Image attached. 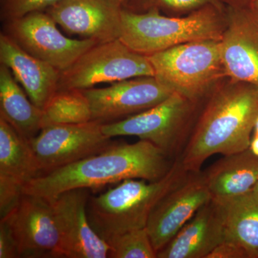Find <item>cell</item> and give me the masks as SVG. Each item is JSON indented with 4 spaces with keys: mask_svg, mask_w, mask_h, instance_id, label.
I'll use <instances>...</instances> for the list:
<instances>
[{
    "mask_svg": "<svg viewBox=\"0 0 258 258\" xmlns=\"http://www.w3.org/2000/svg\"><path fill=\"white\" fill-rule=\"evenodd\" d=\"M176 161L147 141L115 142L100 154L37 176L25 185L23 194L51 203L71 189H95L128 179L158 181L169 173Z\"/></svg>",
    "mask_w": 258,
    "mask_h": 258,
    "instance_id": "obj_1",
    "label": "cell"
},
{
    "mask_svg": "<svg viewBox=\"0 0 258 258\" xmlns=\"http://www.w3.org/2000/svg\"><path fill=\"white\" fill-rule=\"evenodd\" d=\"M258 118V87L226 78L206 98L179 160L188 172L201 171L215 154L248 149Z\"/></svg>",
    "mask_w": 258,
    "mask_h": 258,
    "instance_id": "obj_2",
    "label": "cell"
},
{
    "mask_svg": "<svg viewBox=\"0 0 258 258\" xmlns=\"http://www.w3.org/2000/svg\"><path fill=\"white\" fill-rule=\"evenodd\" d=\"M188 173L178 159L158 181L125 179L104 193L91 195L86 209L90 225L106 242L129 231L145 228L156 205Z\"/></svg>",
    "mask_w": 258,
    "mask_h": 258,
    "instance_id": "obj_3",
    "label": "cell"
},
{
    "mask_svg": "<svg viewBox=\"0 0 258 258\" xmlns=\"http://www.w3.org/2000/svg\"><path fill=\"white\" fill-rule=\"evenodd\" d=\"M225 27V9L214 5L181 17L161 15L157 8L142 13L123 8L119 40L131 50L147 56L186 42L221 40Z\"/></svg>",
    "mask_w": 258,
    "mask_h": 258,
    "instance_id": "obj_4",
    "label": "cell"
},
{
    "mask_svg": "<svg viewBox=\"0 0 258 258\" xmlns=\"http://www.w3.org/2000/svg\"><path fill=\"white\" fill-rule=\"evenodd\" d=\"M147 57L158 81L195 103H204L227 78L220 40L186 42Z\"/></svg>",
    "mask_w": 258,
    "mask_h": 258,
    "instance_id": "obj_5",
    "label": "cell"
},
{
    "mask_svg": "<svg viewBox=\"0 0 258 258\" xmlns=\"http://www.w3.org/2000/svg\"><path fill=\"white\" fill-rule=\"evenodd\" d=\"M203 103H195L174 92L157 106L125 119L102 125L110 138L136 137L160 149L178 160L184 152L201 111Z\"/></svg>",
    "mask_w": 258,
    "mask_h": 258,
    "instance_id": "obj_6",
    "label": "cell"
},
{
    "mask_svg": "<svg viewBox=\"0 0 258 258\" xmlns=\"http://www.w3.org/2000/svg\"><path fill=\"white\" fill-rule=\"evenodd\" d=\"M144 76H154L147 56L134 52L117 39L96 44L60 72L57 91H83L99 83Z\"/></svg>",
    "mask_w": 258,
    "mask_h": 258,
    "instance_id": "obj_7",
    "label": "cell"
},
{
    "mask_svg": "<svg viewBox=\"0 0 258 258\" xmlns=\"http://www.w3.org/2000/svg\"><path fill=\"white\" fill-rule=\"evenodd\" d=\"M3 23V33L17 45L60 72L98 43L91 39L76 40L64 36L45 11L33 12Z\"/></svg>",
    "mask_w": 258,
    "mask_h": 258,
    "instance_id": "obj_8",
    "label": "cell"
},
{
    "mask_svg": "<svg viewBox=\"0 0 258 258\" xmlns=\"http://www.w3.org/2000/svg\"><path fill=\"white\" fill-rule=\"evenodd\" d=\"M96 120L76 124L52 125L44 127L29 141L40 166V174L100 154L115 142L102 130Z\"/></svg>",
    "mask_w": 258,
    "mask_h": 258,
    "instance_id": "obj_9",
    "label": "cell"
},
{
    "mask_svg": "<svg viewBox=\"0 0 258 258\" xmlns=\"http://www.w3.org/2000/svg\"><path fill=\"white\" fill-rule=\"evenodd\" d=\"M1 221L14 237L20 257H64L55 214L45 199L23 194Z\"/></svg>",
    "mask_w": 258,
    "mask_h": 258,
    "instance_id": "obj_10",
    "label": "cell"
},
{
    "mask_svg": "<svg viewBox=\"0 0 258 258\" xmlns=\"http://www.w3.org/2000/svg\"><path fill=\"white\" fill-rule=\"evenodd\" d=\"M92 111V120L102 124L125 119L149 109L174 92L154 76L112 83L108 87L83 90Z\"/></svg>",
    "mask_w": 258,
    "mask_h": 258,
    "instance_id": "obj_11",
    "label": "cell"
},
{
    "mask_svg": "<svg viewBox=\"0 0 258 258\" xmlns=\"http://www.w3.org/2000/svg\"><path fill=\"white\" fill-rule=\"evenodd\" d=\"M211 200L202 171L188 173L164 195L153 209L147 225L157 254Z\"/></svg>",
    "mask_w": 258,
    "mask_h": 258,
    "instance_id": "obj_12",
    "label": "cell"
},
{
    "mask_svg": "<svg viewBox=\"0 0 258 258\" xmlns=\"http://www.w3.org/2000/svg\"><path fill=\"white\" fill-rule=\"evenodd\" d=\"M220 43L227 79L258 87V11L251 5L225 8Z\"/></svg>",
    "mask_w": 258,
    "mask_h": 258,
    "instance_id": "obj_13",
    "label": "cell"
},
{
    "mask_svg": "<svg viewBox=\"0 0 258 258\" xmlns=\"http://www.w3.org/2000/svg\"><path fill=\"white\" fill-rule=\"evenodd\" d=\"M90 189L80 188L60 194L51 202L60 232L63 257H108L111 247L90 225L87 205Z\"/></svg>",
    "mask_w": 258,
    "mask_h": 258,
    "instance_id": "obj_14",
    "label": "cell"
},
{
    "mask_svg": "<svg viewBox=\"0 0 258 258\" xmlns=\"http://www.w3.org/2000/svg\"><path fill=\"white\" fill-rule=\"evenodd\" d=\"M123 9L101 0H60L45 11L66 32L101 43L120 38Z\"/></svg>",
    "mask_w": 258,
    "mask_h": 258,
    "instance_id": "obj_15",
    "label": "cell"
},
{
    "mask_svg": "<svg viewBox=\"0 0 258 258\" xmlns=\"http://www.w3.org/2000/svg\"><path fill=\"white\" fill-rule=\"evenodd\" d=\"M225 240V214L212 199L157 254V258H207Z\"/></svg>",
    "mask_w": 258,
    "mask_h": 258,
    "instance_id": "obj_16",
    "label": "cell"
},
{
    "mask_svg": "<svg viewBox=\"0 0 258 258\" xmlns=\"http://www.w3.org/2000/svg\"><path fill=\"white\" fill-rule=\"evenodd\" d=\"M0 62L12 71L30 101L43 109L57 91L60 71L25 52L8 35L0 34Z\"/></svg>",
    "mask_w": 258,
    "mask_h": 258,
    "instance_id": "obj_17",
    "label": "cell"
},
{
    "mask_svg": "<svg viewBox=\"0 0 258 258\" xmlns=\"http://www.w3.org/2000/svg\"><path fill=\"white\" fill-rule=\"evenodd\" d=\"M203 172L212 199L228 200L253 189L258 181V157L246 149L223 156Z\"/></svg>",
    "mask_w": 258,
    "mask_h": 258,
    "instance_id": "obj_18",
    "label": "cell"
},
{
    "mask_svg": "<svg viewBox=\"0 0 258 258\" xmlns=\"http://www.w3.org/2000/svg\"><path fill=\"white\" fill-rule=\"evenodd\" d=\"M40 174V166L29 141L0 117V184L23 190L28 181Z\"/></svg>",
    "mask_w": 258,
    "mask_h": 258,
    "instance_id": "obj_19",
    "label": "cell"
},
{
    "mask_svg": "<svg viewBox=\"0 0 258 258\" xmlns=\"http://www.w3.org/2000/svg\"><path fill=\"white\" fill-rule=\"evenodd\" d=\"M8 67L0 66V117L24 139L31 140L42 129L43 111L19 86Z\"/></svg>",
    "mask_w": 258,
    "mask_h": 258,
    "instance_id": "obj_20",
    "label": "cell"
},
{
    "mask_svg": "<svg viewBox=\"0 0 258 258\" xmlns=\"http://www.w3.org/2000/svg\"><path fill=\"white\" fill-rule=\"evenodd\" d=\"M218 202L225 214V240L240 246L247 258H258L257 195L250 191Z\"/></svg>",
    "mask_w": 258,
    "mask_h": 258,
    "instance_id": "obj_21",
    "label": "cell"
},
{
    "mask_svg": "<svg viewBox=\"0 0 258 258\" xmlns=\"http://www.w3.org/2000/svg\"><path fill=\"white\" fill-rule=\"evenodd\" d=\"M42 111V128L49 125L76 124L92 120L89 102L79 90L57 91Z\"/></svg>",
    "mask_w": 258,
    "mask_h": 258,
    "instance_id": "obj_22",
    "label": "cell"
},
{
    "mask_svg": "<svg viewBox=\"0 0 258 258\" xmlns=\"http://www.w3.org/2000/svg\"><path fill=\"white\" fill-rule=\"evenodd\" d=\"M111 247L110 258H157L147 227L129 231L107 242Z\"/></svg>",
    "mask_w": 258,
    "mask_h": 258,
    "instance_id": "obj_23",
    "label": "cell"
},
{
    "mask_svg": "<svg viewBox=\"0 0 258 258\" xmlns=\"http://www.w3.org/2000/svg\"><path fill=\"white\" fill-rule=\"evenodd\" d=\"M138 2L147 10L157 8L179 15L189 14L208 5H214L221 9L226 8L220 0H138Z\"/></svg>",
    "mask_w": 258,
    "mask_h": 258,
    "instance_id": "obj_24",
    "label": "cell"
},
{
    "mask_svg": "<svg viewBox=\"0 0 258 258\" xmlns=\"http://www.w3.org/2000/svg\"><path fill=\"white\" fill-rule=\"evenodd\" d=\"M59 1L60 0H1V20L5 23L33 12L45 11Z\"/></svg>",
    "mask_w": 258,
    "mask_h": 258,
    "instance_id": "obj_25",
    "label": "cell"
},
{
    "mask_svg": "<svg viewBox=\"0 0 258 258\" xmlns=\"http://www.w3.org/2000/svg\"><path fill=\"white\" fill-rule=\"evenodd\" d=\"M20 257L18 246L10 229L0 221V258Z\"/></svg>",
    "mask_w": 258,
    "mask_h": 258,
    "instance_id": "obj_26",
    "label": "cell"
},
{
    "mask_svg": "<svg viewBox=\"0 0 258 258\" xmlns=\"http://www.w3.org/2000/svg\"><path fill=\"white\" fill-rule=\"evenodd\" d=\"M207 258H247V255L240 246L225 240L218 244Z\"/></svg>",
    "mask_w": 258,
    "mask_h": 258,
    "instance_id": "obj_27",
    "label": "cell"
},
{
    "mask_svg": "<svg viewBox=\"0 0 258 258\" xmlns=\"http://www.w3.org/2000/svg\"><path fill=\"white\" fill-rule=\"evenodd\" d=\"M253 0H220V2L229 8H243L249 6Z\"/></svg>",
    "mask_w": 258,
    "mask_h": 258,
    "instance_id": "obj_28",
    "label": "cell"
},
{
    "mask_svg": "<svg viewBox=\"0 0 258 258\" xmlns=\"http://www.w3.org/2000/svg\"><path fill=\"white\" fill-rule=\"evenodd\" d=\"M249 150L252 152L255 157H258V135L254 134V137L251 139Z\"/></svg>",
    "mask_w": 258,
    "mask_h": 258,
    "instance_id": "obj_29",
    "label": "cell"
},
{
    "mask_svg": "<svg viewBox=\"0 0 258 258\" xmlns=\"http://www.w3.org/2000/svg\"><path fill=\"white\" fill-rule=\"evenodd\" d=\"M101 1L124 8L125 5L128 3L129 0H101Z\"/></svg>",
    "mask_w": 258,
    "mask_h": 258,
    "instance_id": "obj_30",
    "label": "cell"
},
{
    "mask_svg": "<svg viewBox=\"0 0 258 258\" xmlns=\"http://www.w3.org/2000/svg\"><path fill=\"white\" fill-rule=\"evenodd\" d=\"M251 6L258 11V0H253L252 4H251Z\"/></svg>",
    "mask_w": 258,
    "mask_h": 258,
    "instance_id": "obj_31",
    "label": "cell"
},
{
    "mask_svg": "<svg viewBox=\"0 0 258 258\" xmlns=\"http://www.w3.org/2000/svg\"><path fill=\"white\" fill-rule=\"evenodd\" d=\"M252 192L255 194L256 195L258 196V181L257 184H255V186H254L253 189L252 190Z\"/></svg>",
    "mask_w": 258,
    "mask_h": 258,
    "instance_id": "obj_32",
    "label": "cell"
},
{
    "mask_svg": "<svg viewBox=\"0 0 258 258\" xmlns=\"http://www.w3.org/2000/svg\"><path fill=\"white\" fill-rule=\"evenodd\" d=\"M254 134H257L258 135V118L256 120L255 125H254Z\"/></svg>",
    "mask_w": 258,
    "mask_h": 258,
    "instance_id": "obj_33",
    "label": "cell"
},
{
    "mask_svg": "<svg viewBox=\"0 0 258 258\" xmlns=\"http://www.w3.org/2000/svg\"><path fill=\"white\" fill-rule=\"evenodd\" d=\"M129 1H130V0H129Z\"/></svg>",
    "mask_w": 258,
    "mask_h": 258,
    "instance_id": "obj_34",
    "label": "cell"
}]
</instances>
